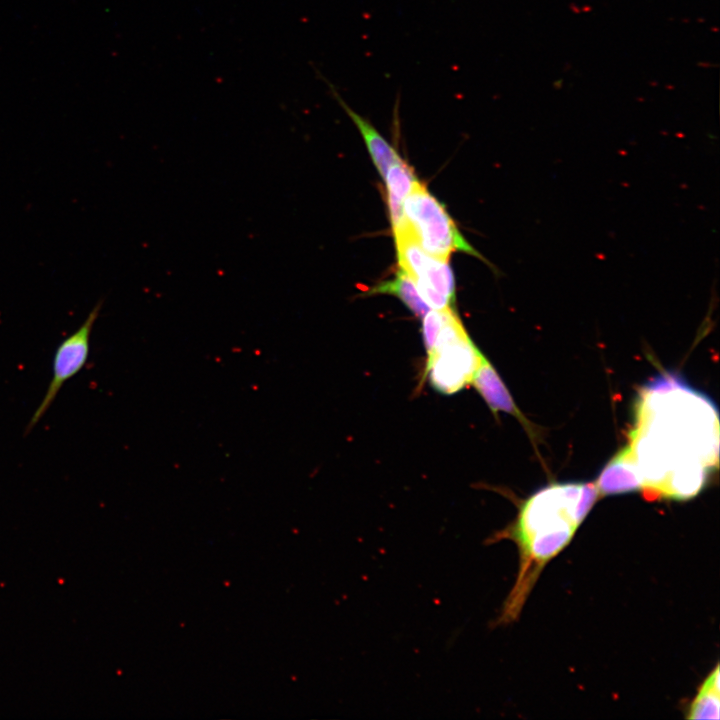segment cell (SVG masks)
I'll use <instances>...</instances> for the list:
<instances>
[{
  "label": "cell",
  "instance_id": "8",
  "mask_svg": "<svg viewBox=\"0 0 720 720\" xmlns=\"http://www.w3.org/2000/svg\"><path fill=\"white\" fill-rule=\"evenodd\" d=\"M471 384L495 414L506 412L518 418L529 428L528 420L515 404L510 392L492 364L484 357L475 372Z\"/></svg>",
  "mask_w": 720,
  "mask_h": 720
},
{
  "label": "cell",
  "instance_id": "12",
  "mask_svg": "<svg viewBox=\"0 0 720 720\" xmlns=\"http://www.w3.org/2000/svg\"><path fill=\"white\" fill-rule=\"evenodd\" d=\"M720 686L719 665L702 683L688 709V719H719Z\"/></svg>",
  "mask_w": 720,
  "mask_h": 720
},
{
  "label": "cell",
  "instance_id": "4",
  "mask_svg": "<svg viewBox=\"0 0 720 720\" xmlns=\"http://www.w3.org/2000/svg\"><path fill=\"white\" fill-rule=\"evenodd\" d=\"M404 221L420 246L430 255L448 261L451 253L479 255L464 239L444 206L418 180L403 202Z\"/></svg>",
  "mask_w": 720,
  "mask_h": 720
},
{
  "label": "cell",
  "instance_id": "11",
  "mask_svg": "<svg viewBox=\"0 0 720 720\" xmlns=\"http://www.w3.org/2000/svg\"><path fill=\"white\" fill-rule=\"evenodd\" d=\"M372 294H388L398 297L416 316L424 317L430 307L420 297L414 280L402 269L390 280L373 287Z\"/></svg>",
  "mask_w": 720,
  "mask_h": 720
},
{
  "label": "cell",
  "instance_id": "10",
  "mask_svg": "<svg viewBox=\"0 0 720 720\" xmlns=\"http://www.w3.org/2000/svg\"><path fill=\"white\" fill-rule=\"evenodd\" d=\"M387 201L393 229L404 221L403 202L417 181L414 171L404 161L392 165L385 176Z\"/></svg>",
  "mask_w": 720,
  "mask_h": 720
},
{
  "label": "cell",
  "instance_id": "1",
  "mask_svg": "<svg viewBox=\"0 0 720 720\" xmlns=\"http://www.w3.org/2000/svg\"><path fill=\"white\" fill-rule=\"evenodd\" d=\"M718 448V410L707 395L673 373L642 388L624 449L648 498L696 496L718 466Z\"/></svg>",
  "mask_w": 720,
  "mask_h": 720
},
{
  "label": "cell",
  "instance_id": "5",
  "mask_svg": "<svg viewBox=\"0 0 720 720\" xmlns=\"http://www.w3.org/2000/svg\"><path fill=\"white\" fill-rule=\"evenodd\" d=\"M401 269L414 280L422 300L432 309L451 308L455 281L448 261L427 253L403 223L393 230Z\"/></svg>",
  "mask_w": 720,
  "mask_h": 720
},
{
  "label": "cell",
  "instance_id": "9",
  "mask_svg": "<svg viewBox=\"0 0 720 720\" xmlns=\"http://www.w3.org/2000/svg\"><path fill=\"white\" fill-rule=\"evenodd\" d=\"M595 485L601 496L641 490L637 469L624 448L602 469Z\"/></svg>",
  "mask_w": 720,
  "mask_h": 720
},
{
  "label": "cell",
  "instance_id": "3",
  "mask_svg": "<svg viewBox=\"0 0 720 720\" xmlns=\"http://www.w3.org/2000/svg\"><path fill=\"white\" fill-rule=\"evenodd\" d=\"M426 375L438 392L453 394L471 384L484 355L449 309L427 352Z\"/></svg>",
  "mask_w": 720,
  "mask_h": 720
},
{
  "label": "cell",
  "instance_id": "2",
  "mask_svg": "<svg viewBox=\"0 0 720 720\" xmlns=\"http://www.w3.org/2000/svg\"><path fill=\"white\" fill-rule=\"evenodd\" d=\"M595 483H556L539 489L522 503L516 520L488 539H510L518 547L519 572L498 623L519 615L536 577L573 538L599 497Z\"/></svg>",
  "mask_w": 720,
  "mask_h": 720
},
{
  "label": "cell",
  "instance_id": "7",
  "mask_svg": "<svg viewBox=\"0 0 720 720\" xmlns=\"http://www.w3.org/2000/svg\"><path fill=\"white\" fill-rule=\"evenodd\" d=\"M323 80L326 82L328 88L330 89L332 96L337 100L339 105L343 108V110L346 112V114L350 117V119L360 131L366 143L368 151L371 155V158L380 175L384 179L388 169L392 165L400 163L403 160L395 151V149L390 146V144L370 123V121L355 112L341 97L340 93L333 84L327 81V79L324 77Z\"/></svg>",
  "mask_w": 720,
  "mask_h": 720
},
{
  "label": "cell",
  "instance_id": "6",
  "mask_svg": "<svg viewBox=\"0 0 720 720\" xmlns=\"http://www.w3.org/2000/svg\"><path fill=\"white\" fill-rule=\"evenodd\" d=\"M102 303H97L84 322L57 346L52 363V378L46 393L31 416L24 435H27L42 419L56 399L62 386L76 376L86 365L90 352L92 328L96 322Z\"/></svg>",
  "mask_w": 720,
  "mask_h": 720
}]
</instances>
